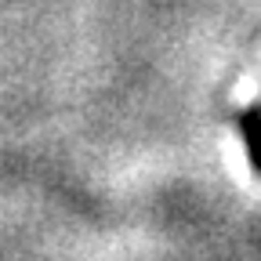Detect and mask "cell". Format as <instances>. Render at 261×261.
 Instances as JSON below:
<instances>
[{"mask_svg": "<svg viewBox=\"0 0 261 261\" xmlns=\"http://www.w3.org/2000/svg\"><path fill=\"white\" fill-rule=\"evenodd\" d=\"M240 127H243V135H247L250 163H254V171L261 174V113H257V109H247V113L240 116Z\"/></svg>", "mask_w": 261, "mask_h": 261, "instance_id": "cell-1", "label": "cell"}]
</instances>
